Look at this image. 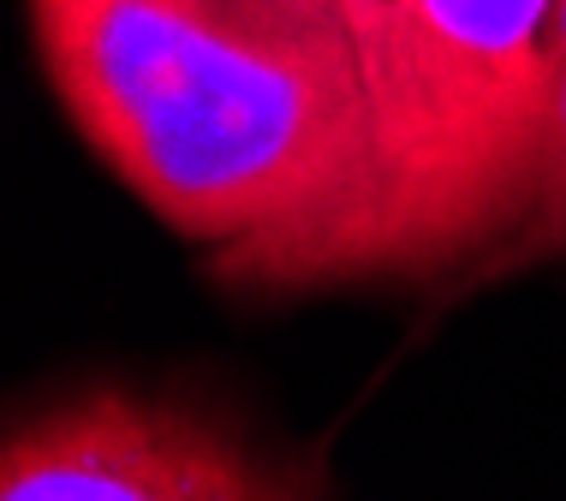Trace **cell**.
<instances>
[{"label":"cell","mask_w":566,"mask_h":501,"mask_svg":"<svg viewBox=\"0 0 566 501\" xmlns=\"http://www.w3.org/2000/svg\"><path fill=\"white\" fill-rule=\"evenodd\" d=\"M72 138L216 275L263 286L364 179L358 49L221 0H24Z\"/></svg>","instance_id":"1"},{"label":"cell","mask_w":566,"mask_h":501,"mask_svg":"<svg viewBox=\"0 0 566 501\" xmlns=\"http://www.w3.org/2000/svg\"><path fill=\"white\" fill-rule=\"evenodd\" d=\"M555 66V0H381L358 36V197L263 286L418 281L525 233Z\"/></svg>","instance_id":"2"},{"label":"cell","mask_w":566,"mask_h":501,"mask_svg":"<svg viewBox=\"0 0 566 501\" xmlns=\"http://www.w3.org/2000/svg\"><path fill=\"white\" fill-rule=\"evenodd\" d=\"M316 490L311 460H274L209 406L119 383L19 418L0 448V501H316Z\"/></svg>","instance_id":"3"},{"label":"cell","mask_w":566,"mask_h":501,"mask_svg":"<svg viewBox=\"0 0 566 501\" xmlns=\"http://www.w3.org/2000/svg\"><path fill=\"white\" fill-rule=\"evenodd\" d=\"M537 257H566V54L555 66V102H548L537 209H531L525 246H518V263H537Z\"/></svg>","instance_id":"4"},{"label":"cell","mask_w":566,"mask_h":501,"mask_svg":"<svg viewBox=\"0 0 566 501\" xmlns=\"http://www.w3.org/2000/svg\"><path fill=\"white\" fill-rule=\"evenodd\" d=\"M233 12H251V19H269L281 30H304V36H334L358 49L364 24L381 0H221Z\"/></svg>","instance_id":"5"},{"label":"cell","mask_w":566,"mask_h":501,"mask_svg":"<svg viewBox=\"0 0 566 501\" xmlns=\"http://www.w3.org/2000/svg\"><path fill=\"white\" fill-rule=\"evenodd\" d=\"M555 42H560V54H566V0H555Z\"/></svg>","instance_id":"6"}]
</instances>
